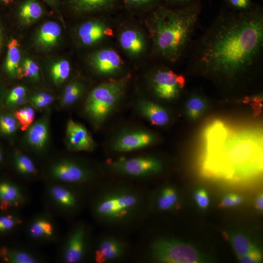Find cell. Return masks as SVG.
Returning <instances> with one entry per match:
<instances>
[{"mask_svg":"<svg viewBox=\"0 0 263 263\" xmlns=\"http://www.w3.org/2000/svg\"><path fill=\"white\" fill-rule=\"evenodd\" d=\"M26 138L29 145L38 153L44 152L49 138V123L43 117L33 123L27 129Z\"/></svg>","mask_w":263,"mask_h":263,"instance_id":"cell-20","label":"cell"},{"mask_svg":"<svg viewBox=\"0 0 263 263\" xmlns=\"http://www.w3.org/2000/svg\"><path fill=\"white\" fill-rule=\"evenodd\" d=\"M72 8L80 13H106L118 7L119 0H70Z\"/></svg>","mask_w":263,"mask_h":263,"instance_id":"cell-22","label":"cell"},{"mask_svg":"<svg viewBox=\"0 0 263 263\" xmlns=\"http://www.w3.org/2000/svg\"><path fill=\"white\" fill-rule=\"evenodd\" d=\"M125 249V245L120 240L106 237L98 242L94 252V260L99 263L113 261L120 258Z\"/></svg>","mask_w":263,"mask_h":263,"instance_id":"cell-19","label":"cell"},{"mask_svg":"<svg viewBox=\"0 0 263 263\" xmlns=\"http://www.w3.org/2000/svg\"><path fill=\"white\" fill-rule=\"evenodd\" d=\"M112 169L133 177H144L158 172L162 168L159 160L151 156L119 159L110 163Z\"/></svg>","mask_w":263,"mask_h":263,"instance_id":"cell-12","label":"cell"},{"mask_svg":"<svg viewBox=\"0 0 263 263\" xmlns=\"http://www.w3.org/2000/svg\"><path fill=\"white\" fill-rule=\"evenodd\" d=\"M150 253L155 261L169 263H197L204 261L194 246L179 241L162 239L152 244Z\"/></svg>","mask_w":263,"mask_h":263,"instance_id":"cell-6","label":"cell"},{"mask_svg":"<svg viewBox=\"0 0 263 263\" xmlns=\"http://www.w3.org/2000/svg\"><path fill=\"white\" fill-rule=\"evenodd\" d=\"M242 198L234 194H229L225 196L222 202V206L225 207H234L240 204Z\"/></svg>","mask_w":263,"mask_h":263,"instance_id":"cell-43","label":"cell"},{"mask_svg":"<svg viewBox=\"0 0 263 263\" xmlns=\"http://www.w3.org/2000/svg\"><path fill=\"white\" fill-rule=\"evenodd\" d=\"M0 211V236L10 234L23 229L26 219L19 212V210Z\"/></svg>","mask_w":263,"mask_h":263,"instance_id":"cell-24","label":"cell"},{"mask_svg":"<svg viewBox=\"0 0 263 263\" xmlns=\"http://www.w3.org/2000/svg\"><path fill=\"white\" fill-rule=\"evenodd\" d=\"M221 10L188 53L189 65L203 73L234 80L263 61V11Z\"/></svg>","mask_w":263,"mask_h":263,"instance_id":"cell-1","label":"cell"},{"mask_svg":"<svg viewBox=\"0 0 263 263\" xmlns=\"http://www.w3.org/2000/svg\"><path fill=\"white\" fill-rule=\"evenodd\" d=\"M17 73L20 77L24 76L37 80L39 77V68L34 61L26 59L22 67L18 69Z\"/></svg>","mask_w":263,"mask_h":263,"instance_id":"cell-36","label":"cell"},{"mask_svg":"<svg viewBox=\"0 0 263 263\" xmlns=\"http://www.w3.org/2000/svg\"><path fill=\"white\" fill-rule=\"evenodd\" d=\"M83 87L78 81H74L65 88L61 101L63 106H68L76 102L82 95Z\"/></svg>","mask_w":263,"mask_h":263,"instance_id":"cell-32","label":"cell"},{"mask_svg":"<svg viewBox=\"0 0 263 263\" xmlns=\"http://www.w3.org/2000/svg\"><path fill=\"white\" fill-rule=\"evenodd\" d=\"M3 159V155L1 151L0 150V163L1 162Z\"/></svg>","mask_w":263,"mask_h":263,"instance_id":"cell-48","label":"cell"},{"mask_svg":"<svg viewBox=\"0 0 263 263\" xmlns=\"http://www.w3.org/2000/svg\"><path fill=\"white\" fill-rule=\"evenodd\" d=\"M127 82V78H123L104 82L90 93L85 110L96 125L104 122L116 107L124 95Z\"/></svg>","mask_w":263,"mask_h":263,"instance_id":"cell-4","label":"cell"},{"mask_svg":"<svg viewBox=\"0 0 263 263\" xmlns=\"http://www.w3.org/2000/svg\"><path fill=\"white\" fill-rule=\"evenodd\" d=\"M54 100V97L51 94L44 92H40L33 95L30 101L33 106L38 109H42L50 105Z\"/></svg>","mask_w":263,"mask_h":263,"instance_id":"cell-39","label":"cell"},{"mask_svg":"<svg viewBox=\"0 0 263 263\" xmlns=\"http://www.w3.org/2000/svg\"><path fill=\"white\" fill-rule=\"evenodd\" d=\"M0 260L8 263H42L46 261L43 254L22 244L0 246Z\"/></svg>","mask_w":263,"mask_h":263,"instance_id":"cell-16","label":"cell"},{"mask_svg":"<svg viewBox=\"0 0 263 263\" xmlns=\"http://www.w3.org/2000/svg\"><path fill=\"white\" fill-rule=\"evenodd\" d=\"M121 48L132 56H139L146 49V41L143 34L134 28H127L122 30L118 37Z\"/></svg>","mask_w":263,"mask_h":263,"instance_id":"cell-21","label":"cell"},{"mask_svg":"<svg viewBox=\"0 0 263 263\" xmlns=\"http://www.w3.org/2000/svg\"><path fill=\"white\" fill-rule=\"evenodd\" d=\"M91 63L94 70L99 75H113L122 69V59L115 50L105 48L96 52L92 56Z\"/></svg>","mask_w":263,"mask_h":263,"instance_id":"cell-17","label":"cell"},{"mask_svg":"<svg viewBox=\"0 0 263 263\" xmlns=\"http://www.w3.org/2000/svg\"><path fill=\"white\" fill-rule=\"evenodd\" d=\"M61 33L58 24L53 21L44 23L38 34V42L44 46L54 45L57 40Z\"/></svg>","mask_w":263,"mask_h":263,"instance_id":"cell-26","label":"cell"},{"mask_svg":"<svg viewBox=\"0 0 263 263\" xmlns=\"http://www.w3.org/2000/svg\"><path fill=\"white\" fill-rule=\"evenodd\" d=\"M15 118L20 129L26 131L33 123L35 114L34 109L31 107H25L15 112Z\"/></svg>","mask_w":263,"mask_h":263,"instance_id":"cell-34","label":"cell"},{"mask_svg":"<svg viewBox=\"0 0 263 263\" xmlns=\"http://www.w3.org/2000/svg\"><path fill=\"white\" fill-rule=\"evenodd\" d=\"M234 250L238 256L249 254L258 250L249 240L241 233H234L228 236Z\"/></svg>","mask_w":263,"mask_h":263,"instance_id":"cell-30","label":"cell"},{"mask_svg":"<svg viewBox=\"0 0 263 263\" xmlns=\"http://www.w3.org/2000/svg\"><path fill=\"white\" fill-rule=\"evenodd\" d=\"M66 139L67 148L72 151H91L95 148V143L86 128L72 119L66 125Z\"/></svg>","mask_w":263,"mask_h":263,"instance_id":"cell-15","label":"cell"},{"mask_svg":"<svg viewBox=\"0 0 263 263\" xmlns=\"http://www.w3.org/2000/svg\"><path fill=\"white\" fill-rule=\"evenodd\" d=\"M15 169L21 177L27 180L35 179L38 174V169L32 159L27 154L18 151L13 157Z\"/></svg>","mask_w":263,"mask_h":263,"instance_id":"cell-25","label":"cell"},{"mask_svg":"<svg viewBox=\"0 0 263 263\" xmlns=\"http://www.w3.org/2000/svg\"><path fill=\"white\" fill-rule=\"evenodd\" d=\"M46 174V182H58L75 187L89 183L93 178V173L89 168L68 158L52 162L47 169Z\"/></svg>","mask_w":263,"mask_h":263,"instance_id":"cell-9","label":"cell"},{"mask_svg":"<svg viewBox=\"0 0 263 263\" xmlns=\"http://www.w3.org/2000/svg\"><path fill=\"white\" fill-rule=\"evenodd\" d=\"M206 109V102L204 98L193 94L188 99L186 104V112L188 117L195 120L200 117Z\"/></svg>","mask_w":263,"mask_h":263,"instance_id":"cell-31","label":"cell"},{"mask_svg":"<svg viewBox=\"0 0 263 263\" xmlns=\"http://www.w3.org/2000/svg\"><path fill=\"white\" fill-rule=\"evenodd\" d=\"M22 230L27 240L34 245L54 244L60 239L56 221L48 209L26 220Z\"/></svg>","mask_w":263,"mask_h":263,"instance_id":"cell-8","label":"cell"},{"mask_svg":"<svg viewBox=\"0 0 263 263\" xmlns=\"http://www.w3.org/2000/svg\"><path fill=\"white\" fill-rule=\"evenodd\" d=\"M1 43H2V38H1V32L0 30V48L1 46Z\"/></svg>","mask_w":263,"mask_h":263,"instance_id":"cell-49","label":"cell"},{"mask_svg":"<svg viewBox=\"0 0 263 263\" xmlns=\"http://www.w3.org/2000/svg\"><path fill=\"white\" fill-rule=\"evenodd\" d=\"M185 83L183 75L168 69L156 70L151 78L153 93L158 97L164 100H171L178 96Z\"/></svg>","mask_w":263,"mask_h":263,"instance_id":"cell-11","label":"cell"},{"mask_svg":"<svg viewBox=\"0 0 263 263\" xmlns=\"http://www.w3.org/2000/svg\"><path fill=\"white\" fill-rule=\"evenodd\" d=\"M20 59L19 44L15 39H11L8 44V52L5 63L7 72L12 76L17 73Z\"/></svg>","mask_w":263,"mask_h":263,"instance_id":"cell-29","label":"cell"},{"mask_svg":"<svg viewBox=\"0 0 263 263\" xmlns=\"http://www.w3.org/2000/svg\"><path fill=\"white\" fill-rule=\"evenodd\" d=\"M256 207L260 210H262L263 208V194L260 193L257 198L256 201Z\"/></svg>","mask_w":263,"mask_h":263,"instance_id":"cell-45","label":"cell"},{"mask_svg":"<svg viewBox=\"0 0 263 263\" xmlns=\"http://www.w3.org/2000/svg\"><path fill=\"white\" fill-rule=\"evenodd\" d=\"M77 35L83 44L90 46L112 36L113 31L104 21L92 20L86 21L80 26Z\"/></svg>","mask_w":263,"mask_h":263,"instance_id":"cell-18","label":"cell"},{"mask_svg":"<svg viewBox=\"0 0 263 263\" xmlns=\"http://www.w3.org/2000/svg\"><path fill=\"white\" fill-rule=\"evenodd\" d=\"M74 186L58 182H46L44 200L48 209L60 215L69 216L76 211L80 198Z\"/></svg>","mask_w":263,"mask_h":263,"instance_id":"cell-7","label":"cell"},{"mask_svg":"<svg viewBox=\"0 0 263 263\" xmlns=\"http://www.w3.org/2000/svg\"><path fill=\"white\" fill-rule=\"evenodd\" d=\"M15 117L9 114H4L0 116V130L6 134H11L14 133L18 126Z\"/></svg>","mask_w":263,"mask_h":263,"instance_id":"cell-37","label":"cell"},{"mask_svg":"<svg viewBox=\"0 0 263 263\" xmlns=\"http://www.w3.org/2000/svg\"><path fill=\"white\" fill-rule=\"evenodd\" d=\"M42 13V6L36 0H26L20 5L19 10L20 18L27 23L38 19Z\"/></svg>","mask_w":263,"mask_h":263,"instance_id":"cell-28","label":"cell"},{"mask_svg":"<svg viewBox=\"0 0 263 263\" xmlns=\"http://www.w3.org/2000/svg\"><path fill=\"white\" fill-rule=\"evenodd\" d=\"M239 261L244 263H257L261 261V253L258 250L249 254L238 256Z\"/></svg>","mask_w":263,"mask_h":263,"instance_id":"cell-42","label":"cell"},{"mask_svg":"<svg viewBox=\"0 0 263 263\" xmlns=\"http://www.w3.org/2000/svg\"><path fill=\"white\" fill-rule=\"evenodd\" d=\"M200 2L199 0H163V4L170 7H183Z\"/></svg>","mask_w":263,"mask_h":263,"instance_id":"cell-41","label":"cell"},{"mask_svg":"<svg viewBox=\"0 0 263 263\" xmlns=\"http://www.w3.org/2000/svg\"><path fill=\"white\" fill-rule=\"evenodd\" d=\"M138 109L140 113L154 125L164 126L169 122V115L167 110L152 101H140Z\"/></svg>","mask_w":263,"mask_h":263,"instance_id":"cell-23","label":"cell"},{"mask_svg":"<svg viewBox=\"0 0 263 263\" xmlns=\"http://www.w3.org/2000/svg\"><path fill=\"white\" fill-rule=\"evenodd\" d=\"M89 230L83 222L75 225L67 234L58 249L60 263H78L84 260L88 251Z\"/></svg>","mask_w":263,"mask_h":263,"instance_id":"cell-10","label":"cell"},{"mask_svg":"<svg viewBox=\"0 0 263 263\" xmlns=\"http://www.w3.org/2000/svg\"><path fill=\"white\" fill-rule=\"evenodd\" d=\"M262 137L256 130L232 132L225 124L208 129L204 133L203 174L237 184L256 179L263 171Z\"/></svg>","mask_w":263,"mask_h":263,"instance_id":"cell-2","label":"cell"},{"mask_svg":"<svg viewBox=\"0 0 263 263\" xmlns=\"http://www.w3.org/2000/svg\"><path fill=\"white\" fill-rule=\"evenodd\" d=\"M229 8L237 11H247L255 6L251 0H225Z\"/></svg>","mask_w":263,"mask_h":263,"instance_id":"cell-40","label":"cell"},{"mask_svg":"<svg viewBox=\"0 0 263 263\" xmlns=\"http://www.w3.org/2000/svg\"><path fill=\"white\" fill-rule=\"evenodd\" d=\"M70 70V63L66 60H62L55 63L51 70L54 81L56 84L64 81L69 76Z\"/></svg>","mask_w":263,"mask_h":263,"instance_id":"cell-35","label":"cell"},{"mask_svg":"<svg viewBox=\"0 0 263 263\" xmlns=\"http://www.w3.org/2000/svg\"><path fill=\"white\" fill-rule=\"evenodd\" d=\"M26 93V89L23 86H18L15 87L7 97V104L12 106L21 105L24 102Z\"/></svg>","mask_w":263,"mask_h":263,"instance_id":"cell-38","label":"cell"},{"mask_svg":"<svg viewBox=\"0 0 263 263\" xmlns=\"http://www.w3.org/2000/svg\"><path fill=\"white\" fill-rule=\"evenodd\" d=\"M29 191L21 184L3 179L0 180V210H19L29 204Z\"/></svg>","mask_w":263,"mask_h":263,"instance_id":"cell-13","label":"cell"},{"mask_svg":"<svg viewBox=\"0 0 263 263\" xmlns=\"http://www.w3.org/2000/svg\"><path fill=\"white\" fill-rule=\"evenodd\" d=\"M201 11L199 2L178 8L162 4L149 12L147 26L155 53L170 62L187 56Z\"/></svg>","mask_w":263,"mask_h":263,"instance_id":"cell-3","label":"cell"},{"mask_svg":"<svg viewBox=\"0 0 263 263\" xmlns=\"http://www.w3.org/2000/svg\"><path fill=\"white\" fill-rule=\"evenodd\" d=\"M139 202L138 196L132 191L115 190L101 196L95 201L93 212L101 220L120 222L129 218L135 212Z\"/></svg>","mask_w":263,"mask_h":263,"instance_id":"cell-5","label":"cell"},{"mask_svg":"<svg viewBox=\"0 0 263 263\" xmlns=\"http://www.w3.org/2000/svg\"><path fill=\"white\" fill-rule=\"evenodd\" d=\"M178 200L175 190L170 187L164 188L160 192L157 200L158 208L162 210H167L172 208Z\"/></svg>","mask_w":263,"mask_h":263,"instance_id":"cell-33","label":"cell"},{"mask_svg":"<svg viewBox=\"0 0 263 263\" xmlns=\"http://www.w3.org/2000/svg\"><path fill=\"white\" fill-rule=\"evenodd\" d=\"M197 203L202 208H206L208 205L209 200L206 191L200 189L197 191L194 196Z\"/></svg>","mask_w":263,"mask_h":263,"instance_id":"cell-44","label":"cell"},{"mask_svg":"<svg viewBox=\"0 0 263 263\" xmlns=\"http://www.w3.org/2000/svg\"><path fill=\"white\" fill-rule=\"evenodd\" d=\"M12 0H0V1L3 2L5 3H8Z\"/></svg>","mask_w":263,"mask_h":263,"instance_id":"cell-47","label":"cell"},{"mask_svg":"<svg viewBox=\"0 0 263 263\" xmlns=\"http://www.w3.org/2000/svg\"><path fill=\"white\" fill-rule=\"evenodd\" d=\"M47 3L51 5H54L56 3V0H44Z\"/></svg>","mask_w":263,"mask_h":263,"instance_id":"cell-46","label":"cell"},{"mask_svg":"<svg viewBox=\"0 0 263 263\" xmlns=\"http://www.w3.org/2000/svg\"><path fill=\"white\" fill-rule=\"evenodd\" d=\"M162 4L163 0H119L118 2V6L131 12H149Z\"/></svg>","mask_w":263,"mask_h":263,"instance_id":"cell-27","label":"cell"},{"mask_svg":"<svg viewBox=\"0 0 263 263\" xmlns=\"http://www.w3.org/2000/svg\"><path fill=\"white\" fill-rule=\"evenodd\" d=\"M156 141L152 132L136 130L125 132L118 136L112 145L113 150L118 152L133 151L151 145Z\"/></svg>","mask_w":263,"mask_h":263,"instance_id":"cell-14","label":"cell"}]
</instances>
